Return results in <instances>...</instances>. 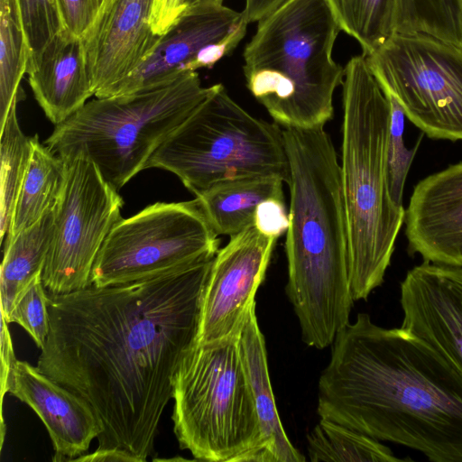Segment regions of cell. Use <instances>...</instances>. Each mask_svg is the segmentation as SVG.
I'll use <instances>...</instances> for the list:
<instances>
[{
  "label": "cell",
  "instance_id": "cell-21",
  "mask_svg": "<svg viewBox=\"0 0 462 462\" xmlns=\"http://www.w3.org/2000/svg\"><path fill=\"white\" fill-rule=\"evenodd\" d=\"M67 162L32 136V152L4 242L40 221L53 210L64 188Z\"/></svg>",
  "mask_w": 462,
  "mask_h": 462
},
{
  "label": "cell",
  "instance_id": "cell-36",
  "mask_svg": "<svg viewBox=\"0 0 462 462\" xmlns=\"http://www.w3.org/2000/svg\"><path fill=\"white\" fill-rule=\"evenodd\" d=\"M287 0H245L243 10L248 23L259 22L268 16Z\"/></svg>",
  "mask_w": 462,
  "mask_h": 462
},
{
  "label": "cell",
  "instance_id": "cell-2",
  "mask_svg": "<svg viewBox=\"0 0 462 462\" xmlns=\"http://www.w3.org/2000/svg\"><path fill=\"white\" fill-rule=\"evenodd\" d=\"M319 380L320 418L432 462H462V372L402 328L359 313L337 334Z\"/></svg>",
  "mask_w": 462,
  "mask_h": 462
},
{
  "label": "cell",
  "instance_id": "cell-17",
  "mask_svg": "<svg viewBox=\"0 0 462 462\" xmlns=\"http://www.w3.org/2000/svg\"><path fill=\"white\" fill-rule=\"evenodd\" d=\"M243 11L224 5L186 9L162 34L146 60L116 88L113 96L169 83L205 46L218 41L241 21ZM112 97V96H111Z\"/></svg>",
  "mask_w": 462,
  "mask_h": 462
},
{
  "label": "cell",
  "instance_id": "cell-27",
  "mask_svg": "<svg viewBox=\"0 0 462 462\" xmlns=\"http://www.w3.org/2000/svg\"><path fill=\"white\" fill-rule=\"evenodd\" d=\"M396 33H423L462 46L456 0H400Z\"/></svg>",
  "mask_w": 462,
  "mask_h": 462
},
{
  "label": "cell",
  "instance_id": "cell-11",
  "mask_svg": "<svg viewBox=\"0 0 462 462\" xmlns=\"http://www.w3.org/2000/svg\"><path fill=\"white\" fill-rule=\"evenodd\" d=\"M65 161L67 178L53 209L52 236L42 273L45 289L55 294L91 285L95 260L122 219L124 205L90 159L78 154Z\"/></svg>",
  "mask_w": 462,
  "mask_h": 462
},
{
  "label": "cell",
  "instance_id": "cell-31",
  "mask_svg": "<svg viewBox=\"0 0 462 462\" xmlns=\"http://www.w3.org/2000/svg\"><path fill=\"white\" fill-rule=\"evenodd\" d=\"M248 21L243 12L239 23L218 41L202 48L188 61L183 71H196L201 68H212L222 58L230 55L246 33Z\"/></svg>",
  "mask_w": 462,
  "mask_h": 462
},
{
  "label": "cell",
  "instance_id": "cell-35",
  "mask_svg": "<svg viewBox=\"0 0 462 462\" xmlns=\"http://www.w3.org/2000/svg\"><path fill=\"white\" fill-rule=\"evenodd\" d=\"M8 323L1 316V404L5 394L8 392V378L11 369L16 361Z\"/></svg>",
  "mask_w": 462,
  "mask_h": 462
},
{
  "label": "cell",
  "instance_id": "cell-16",
  "mask_svg": "<svg viewBox=\"0 0 462 462\" xmlns=\"http://www.w3.org/2000/svg\"><path fill=\"white\" fill-rule=\"evenodd\" d=\"M8 392L30 406L45 425L53 461H73L88 450L101 429L89 404L28 362L16 360Z\"/></svg>",
  "mask_w": 462,
  "mask_h": 462
},
{
  "label": "cell",
  "instance_id": "cell-18",
  "mask_svg": "<svg viewBox=\"0 0 462 462\" xmlns=\"http://www.w3.org/2000/svg\"><path fill=\"white\" fill-rule=\"evenodd\" d=\"M26 73L34 98L55 125L94 96L82 39L66 28L30 56Z\"/></svg>",
  "mask_w": 462,
  "mask_h": 462
},
{
  "label": "cell",
  "instance_id": "cell-13",
  "mask_svg": "<svg viewBox=\"0 0 462 462\" xmlns=\"http://www.w3.org/2000/svg\"><path fill=\"white\" fill-rule=\"evenodd\" d=\"M152 7V0H110L81 37L95 97L113 96L155 48Z\"/></svg>",
  "mask_w": 462,
  "mask_h": 462
},
{
  "label": "cell",
  "instance_id": "cell-25",
  "mask_svg": "<svg viewBox=\"0 0 462 462\" xmlns=\"http://www.w3.org/2000/svg\"><path fill=\"white\" fill-rule=\"evenodd\" d=\"M30 56L17 0H0V129L19 99Z\"/></svg>",
  "mask_w": 462,
  "mask_h": 462
},
{
  "label": "cell",
  "instance_id": "cell-1",
  "mask_svg": "<svg viewBox=\"0 0 462 462\" xmlns=\"http://www.w3.org/2000/svg\"><path fill=\"white\" fill-rule=\"evenodd\" d=\"M214 257L135 282L47 291L50 330L36 366L92 408L97 449L136 462L153 453L175 374L198 341Z\"/></svg>",
  "mask_w": 462,
  "mask_h": 462
},
{
  "label": "cell",
  "instance_id": "cell-38",
  "mask_svg": "<svg viewBox=\"0 0 462 462\" xmlns=\"http://www.w3.org/2000/svg\"><path fill=\"white\" fill-rule=\"evenodd\" d=\"M224 0H183L184 10L223 5Z\"/></svg>",
  "mask_w": 462,
  "mask_h": 462
},
{
  "label": "cell",
  "instance_id": "cell-19",
  "mask_svg": "<svg viewBox=\"0 0 462 462\" xmlns=\"http://www.w3.org/2000/svg\"><path fill=\"white\" fill-rule=\"evenodd\" d=\"M241 359L251 385L261 432L262 449L256 462H303L305 457L289 440L282 428L272 389L266 347L255 314L248 313L238 336Z\"/></svg>",
  "mask_w": 462,
  "mask_h": 462
},
{
  "label": "cell",
  "instance_id": "cell-30",
  "mask_svg": "<svg viewBox=\"0 0 462 462\" xmlns=\"http://www.w3.org/2000/svg\"><path fill=\"white\" fill-rule=\"evenodd\" d=\"M31 50L39 52L56 34L65 29L59 0H17Z\"/></svg>",
  "mask_w": 462,
  "mask_h": 462
},
{
  "label": "cell",
  "instance_id": "cell-4",
  "mask_svg": "<svg viewBox=\"0 0 462 462\" xmlns=\"http://www.w3.org/2000/svg\"><path fill=\"white\" fill-rule=\"evenodd\" d=\"M342 86L341 185L350 288L359 300L383 282L405 209L388 187L390 103L364 54L348 60Z\"/></svg>",
  "mask_w": 462,
  "mask_h": 462
},
{
  "label": "cell",
  "instance_id": "cell-24",
  "mask_svg": "<svg viewBox=\"0 0 462 462\" xmlns=\"http://www.w3.org/2000/svg\"><path fill=\"white\" fill-rule=\"evenodd\" d=\"M310 461L398 462L406 459L394 456L379 440L349 427L320 418L307 437Z\"/></svg>",
  "mask_w": 462,
  "mask_h": 462
},
{
  "label": "cell",
  "instance_id": "cell-26",
  "mask_svg": "<svg viewBox=\"0 0 462 462\" xmlns=\"http://www.w3.org/2000/svg\"><path fill=\"white\" fill-rule=\"evenodd\" d=\"M14 99L0 129L1 211L0 238L8 234L16 201L26 175L32 152V137L23 134L17 119Z\"/></svg>",
  "mask_w": 462,
  "mask_h": 462
},
{
  "label": "cell",
  "instance_id": "cell-33",
  "mask_svg": "<svg viewBox=\"0 0 462 462\" xmlns=\"http://www.w3.org/2000/svg\"><path fill=\"white\" fill-rule=\"evenodd\" d=\"M254 226L263 234L278 238L289 226V211L284 199H269L262 202L254 214Z\"/></svg>",
  "mask_w": 462,
  "mask_h": 462
},
{
  "label": "cell",
  "instance_id": "cell-7",
  "mask_svg": "<svg viewBox=\"0 0 462 462\" xmlns=\"http://www.w3.org/2000/svg\"><path fill=\"white\" fill-rule=\"evenodd\" d=\"M173 430L195 460L256 462L262 432L238 337L194 345L173 380Z\"/></svg>",
  "mask_w": 462,
  "mask_h": 462
},
{
  "label": "cell",
  "instance_id": "cell-8",
  "mask_svg": "<svg viewBox=\"0 0 462 462\" xmlns=\"http://www.w3.org/2000/svg\"><path fill=\"white\" fill-rule=\"evenodd\" d=\"M149 168L175 174L195 197L225 180L289 176L282 129L246 112L222 84L159 146Z\"/></svg>",
  "mask_w": 462,
  "mask_h": 462
},
{
  "label": "cell",
  "instance_id": "cell-34",
  "mask_svg": "<svg viewBox=\"0 0 462 462\" xmlns=\"http://www.w3.org/2000/svg\"><path fill=\"white\" fill-rule=\"evenodd\" d=\"M183 12V0H152L151 23L154 33L164 34Z\"/></svg>",
  "mask_w": 462,
  "mask_h": 462
},
{
  "label": "cell",
  "instance_id": "cell-12",
  "mask_svg": "<svg viewBox=\"0 0 462 462\" xmlns=\"http://www.w3.org/2000/svg\"><path fill=\"white\" fill-rule=\"evenodd\" d=\"M276 238L254 225L216 254L204 288L197 344L238 337L264 279Z\"/></svg>",
  "mask_w": 462,
  "mask_h": 462
},
{
  "label": "cell",
  "instance_id": "cell-40",
  "mask_svg": "<svg viewBox=\"0 0 462 462\" xmlns=\"http://www.w3.org/2000/svg\"><path fill=\"white\" fill-rule=\"evenodd\" d=\"M109 1H110V0H103V5H102V6H103V5H105L106 4H107Z\"/></svg>",
  "mask_w": 462,
  "mask_h": 462
},
{
  "label": "cell",
  "instance_id": "cell-39",
  "mask_svg": "<svg viewBox=\"0 0 462 462\" xmlns=\"http://www.w3.org/2000/svg\"><path fill=\"white\" fill-rule=\"evenodd\" d=\"M456 3H457V8L459 10L461 18H462V0H456Z\"/></svg>",
  "mask_w": 462,
  "mask_h": 462
},
{
  "label": "cell",
  "instance_id": "cell-20",
  "mask_svg": "<svg viewBox=\"0 0 462 462\" xmlns=\"http://www.w3.org/2000/svg\"><path fill=\"white\" fill-rule=\"evenodd\" d=\"M275 177H248L219 182L196 197L216 234H238L254 225L258 206L269 199H284L282 183Z\"/></svg>",
  "mask_w": 462,
  "mask_h": 462
},
{
  "label": "cell",
  "instance_id": "cell-10",
  "mask_svg": "<svg viewBox=\"0 0 462 462\" xmlns=\"http://www.w3.org/2000/svg\"><path fill=\"white\" fill-rule=\"evenodd\" d=\"M383 90L431 139L462 141V46L395 33L365 56Z\"/></svg>",
  "mask_w": 462,
  "mask_h": 462
},
{
  "label": "cell",
  "instance_id": "cell-5",
  "mask_svg": "<svg viewBox=\"0 0 462 462\" xmlns=\"http://www.w3.org/2000/svg\"><path fill=\"white\" fill-rule=\"evenodd\" d=\"M340 28L325 0H287L246 44V87L283 128L325 125L345 68L332 57Z\"/></svg>",
  "mask_w": 462,
  "mask_h": 462
},
{
  "label": "cell",
  "instance_id": "cell-22",
  "mask_svg": "<svg viewBox=\"0 0 462 462\" xmlns=\"http://www.w3.org/2000/svg\"><path fill=\"white\" fill-rule=\"evenodd\" d=\"M53 210L40 221L5 242L0 271L1 315L6 318L20 293L42 273L52 231Z\"/></svg>",
  "mask_w": 462,
  "mask_h": 462
},
{
  "label": "cell",
  "instance_id": "cell-29",
  "mask_svg": "<svg viewBox=\"0 0 462 462\" xmlns=\"http://www.w3.org/2000/svg\"><path fill=\"white\" fill-rule=\"evenodd\" d=\"M5 319L7 323L14 322L22 326L39 348L44 346L50 330V317L47 290L42 283V274L37 275L20 293Z\"/></svg>",
  "mask_w": 462,
  "mask_h": 462
},
{
  "label": "cell",
  "instance_id": "cell-14",
  "mask_svg": "<svg viewBox=\"0 0 462 462\" xmlns=\"http://www.w3.org/2000/svg\"><path fill=\"white\" fill-rule=\"evenodd\" d=\"M401 328L462 372V267L423 262L400 284Z\"/></svg>",
  "mask_w": 462,
  "mask_h": 462
},
{
  "label": "cell",
  "instance_id": "cell-6",
  "mask_svg": "<svg viewBox=\"0 0 462 462\" xmlns=\"http://www.w3.org/2000/svg\"><path fill=\"white\" fill-rule=\"evenodd\" d=\"M196 71L133 93L96 97L55 125L44 144L62 159L82 154L119 191L214 91Z\"/></svg>",
  "mask_w": 462,
  "mask_h": 462
},
{
  "label": "cell",
  "instance_id": "cell-23",
  "mask_svg": "<svg viewBox=\"0 0 462 462\" xmlns=\"http://www.w3.org/2000/svg\"><path fill=\"white\" fill-rule=\"evenodd\" d=\"M341 31L368 56L397 32L400 0H325Z\"/></svg>",
  "mask_w": 462,
  "mask_h": 462
},
{
  "label": "cell",
  "instance_id": "cell-15",
  "mask_svg": "<svg viewBox=\"0 0 462 462\" xmlns=\"http://www.w3.org/2000/svg\"><path fill=\"white\" fill-rule=\"evenodd\" d=\"M410 254L462 267V162L429 175L414 187L404 217Z\"/></svg>",
  "mask_w": 462,
  "mask_h": 462
},
{
  "label": "cell",
  "instance_id": "cell-28",
  "mask_svg": "<svg viewBox=\"0 0 462 462\" xmlns=\"http://www.w3.org/2000/svg\"><path fill=\"white\" fill-rule=\"evenodd\" d=\"M385 94L391 106L387 148L388 187L393 201L398 206H402V194L406 177L423 134L420 135L412 149H408L405 146L403 140L404 111L392 95L386 92Z\"/></svg>",
  "mask_w": 462,
  "mask_h": 462
},
{
  "label": "cell",
  "instance_id": "cell-3",
  "mask_svg": "<svg viewBox=\"0 0 462 462\" xmlns=\"http://www.w3.org/2000/svg\"><path fill=\"white\" fill-rule=\"evenodd\" d=\"M289 164L287 296L301 338L318 349L349 323L354 299L340 163L323 126L283 128Z\"/></svg>",
  "mask_w": 462,
  "mask_h": 462
},
{
  "label": "cell",
  "instance_id": "cell-9",
  "mask_svg": "<svg viewBox=\"0 0 462 462\" xmlns=\"http://www.w3.org/2000/svg\"><path fill=\"white\" fill-rule=\"evenodd\" d=\"M218 245L196 198L157 202L114 226L95 260L90 283L106 287L151 279L212 258Z\"/></svg>",
  "mask_w": 462,
  "mask_h": 462
},
{
  "label": "cell",
  "instance_id": "cell-37",
  "mask_svg": "<svg viewBox=\"0 0 462 462\" xmlns=\"http://www.w3.org/2000/svg\"><path fill=\"white\" fill-rule=\"evenodd\" d=\"M73 461L82 462H110V461H125L136 462L135 458L130 454L118 449H97L88 455H81Z\"/></svg>",
  "mask_w": 462,
  "mask_h": 462
},
{
  "label": "cell",
  "instance_id": "cell-32",
  "mask_svg": "<svg viewBox=\"0 0 462 462\" xmlns=\"http://www.w3.org/2000/svg\"><path fill=\"white\" fill-rule=\"evenodd\" d=\"M65 28L82 37L89 29L103 5V0H59Z\"/></svg>",
  "mask_w": 462,
  "mask_h": 462
}]
</instances>
